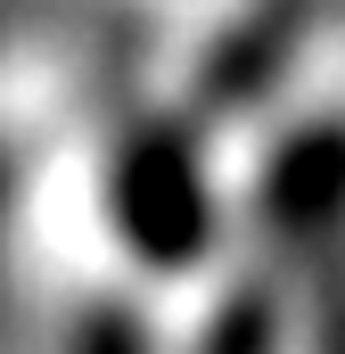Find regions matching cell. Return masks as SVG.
Instances as JSON below:
<instances>
[{"label":"cell","mask_w":345,"mask_h":354,"mask_svg":"<svg viewBox=\"0 0 345 354\" xmlns=\"http://www.w3.org/2000/svg\"><path fill=\"white\" fill-rule=\"evenodd\" d=\"M263 223L296 272L304 354H345V124H304L271 149Z\"/></svg>","instance_id":"cell-1"},{"label":"cell","mask_w":345,"mask_h":354,"mask_svg":"<svg viewBox=\"0 0 345 354\" xmlns=\"http://www.w3.org/2000/svg\"><path fill=\"white\" fill-rule=\"evenodd\" d=\"M107 214H115L124 256L148 264V272H189L214 248V181H206V157H197L189 124L140 115L115 140V157H107Z\"/></svg>","instance_id":"cell-2"},{"label":"cell","mask_w":345,"mask_h":354,"mask_svg":"<svg viewBox=\"0 0 345 354\" xmlns=\"http://www.w3.org/2000/svg\"><path fill=\"white\" fill-rule=\"evenodd\" d=\"M296 50H304V0H255L247 17H230V25L214 33V50L197 58V99H206L214 115H239V107L271 99V83L296 66Z\"/></svg>","instance_id":"cell-3"},{"label":"cell","mask_w":345,"mask_h":354,"mask_svg":"<svg viewBox=\"0 0 345 354\" xmlns=\"http://www.w3.org/2000/svg\"><path fill=\"white\" fill-rule=\"evenodd\" d=\"M189 354H279V297L263 280H239L206 322H197V346Z\"/></svg>","instance_id":"cell-4"},{"label":"cell","mask_w":345,"mask_h":354,"mask_svg":"<svg viewBox=\"0 0 345 354\" xmlns=\"http://www.w3.org/2000/svg\"><path fill=\"white\" fill-rule=\"evenodd\" d=\"M75 354H148V330L124 305H90L83 322H75Z\"/></svg>","instance_id":"cell-5"},{"label":"cell","mask_w":345,"mask_h":354,"mask_svg":"<svg viewBox=\"0 0 345 354\" xmlns=\"http://www.w3.org/2000/svg\"><path fill=\"white\" fill-rule=\"evenodd\" d=\"M0 189H8V174H0Z\"/></svg>","instance_id":"cell-6"}]
</instances>
